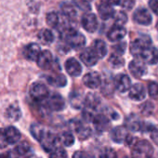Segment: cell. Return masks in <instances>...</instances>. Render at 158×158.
<instances>
[{
	"label": "cell",
	"instance_id": "obj_1",
	"mask_svg": "<svg viewBox=\"0 0 158 158\" xmlns=\"http://www.w3.org/2000/svg\"><path fill=\"white\" fill-rule=\"evenodd\" d=\"M61 37L64 40L65 44L72 48L79 49L85 46L86 39L85 36L77 32L76 30L71 28H64L61 31Z\"/></svg>",
	"mask_w": 158,
	"mask_h": 158
},
{
	"label": "cell",
	"instance_id": "obj_2",
	"mask_svg": "<svg viewBox=\"0 0 158 158\" xmlns=\"http://www.w3.org/2000/svg\"><path fill=\"white\" fill-rule=\"evenodd\" d=\"M132 152L134 158H150L153 152V148L148 140L140 139L134 143Z\"/></svg>",
	"mask_w": 158,
	"mask_h": 158
},
{
	"label": "cell",
	"instance_id": "obj_3",
	"mask_svg": "<svg viewBox=\"0 0 158 158\" xmlns=\"http://www.w3.org/2000/svg\"><path fill=\"white\" fill-rule=\"evenodd\" d=\"M151 38L147 35H143L135 41H133L130 45V52L133 56H141L142 52L151 46Z\"/></svg>",
	"mask_w": 158,
	"mask_h": 158
},
{
	"label": "cell",
	"instance_id": "obj_4",
	"mask_svg": "<svg viewBox=\"0 0 158 158\" xmlns=\"http://www.w3.org/2000/svg\"><path fill=\"white\" fill-rule=\"evenodd\" d=\"M111 138L116 143H129L132 140V137L128 133V129L126 127H116L111 131Z\"/></svg>",
	"mask_w": 158,
	"mask_h": 158
},
{
	"label": "cell",
	"instance_id": "obj_5",
	"mask_svg": "<svg viewBox=\"0 0 158 158\" xmlns=\"http://www.w3.org/2000/svg\"><path fill=\"white\" fill-rule=\"evenodd\" d=\"M30 95L36 102H43L49 96L48 88L42 83L33 84L30 89Z\"/></svg>",
	"mask_w": 158,
	"mask_h": 158
},
{
	"label": "cell",
	"instance_id": "obj_6",
	"mask_svg": "<svg viewBox=\"0 0 158 158\" xmlns=\"http://www.w3.org/2000/svg\"><path fill=\"white\" fill-rule=\"evenodd\" d=\"M45 101H46L47 108H48L49 110L54 111V112L61 111L65 107V102H64L63 98L58 93L51 94Z\"/></svg>",
	"mask_w": 158,
	"mask_h": 158
},
{
	"label": "cell",
	"instance_id": "obj_7",
	"mask_svg": "<svg viewBox=\"0 0 158 158\" xmlns=\"http://www.w3.org/2000/svg\"><path fill=\"white\" fill-rule=\"evenodd\" d=\"M60 142V138L55 136L54 134L47 131V133L44 135V137L41 139L40 143L43 147V149L46 152H52L54 149H56L58 147V143Z\"/></svg>",
	"mask_w": 158,
	"mask_h": 158
},
{
	"label": "cell",
	"instance_id": "obj_8",
	"mask_svg": "<svg viewBox=\"0 0 158 158\" xmlns=\"http://www.w3.org/2000/svg\"><path fill=\"white\" fill-rule=\"evenodd\" d=\"M133 20L139 24L149 25V24H151L152 18L150 11L147 9L139 8L135 10V12L133 14Z\"/></svg>",
	"mask_w": 158,
	"mask_h": 158
},
{
	"label": "cell",
	"instance_id": "obj_9",
	"mask_svg": "<svg viewBox=\"0 0 158 158\" xmlns=\"http://www.w3.org/2000/svg\"><path fill=\"white\" fill-rule=\"evenodd\" d=\"M129 72L134 77H142L147 73V66L144 63V60H133L129 63Z\"/></svg>",
	"mask_w": 158,
	"mask_h": 158
},
{
	"label": "cell",
	"instance_id": "obj_10",
	"mask_svg": "<svg viewBox=\"0 0 158 158\" xmlns=\"http://www.w3.org/2000/svg\"><path fill=\"white\" fill-rule=\"evenodd\" d=\"M83 83L89 89H98L102 84V77L97 72H90L86 73L83 77Z\"/></svg>",
	"mask_w": 158,
	"mask_h": 158
},
{
	"label": "cell",
	"instance_id": "obj_11",
	"mask_svg": "<svg viewBox=\"0 0 158 158\" xmlns=\"http://www.w3.org/2000/svg\"><path fill=\"white\" fill-rule=\"evenodd\" d=\"M83 28L89 33H94L99 26V22L95 14L93 13H88L86 14L81 21Z\"/></svg>",
	"mask_w": 158,
	"mask_h": 158
},
{
	"label": "cell",
	"instance_id": "obj_12",
	"mask_svg": "<svg viewBox=\"0 0 158 158\" xmlns=\"http://www.w3.org/2000/svg\"><path fill=\"white\" fill-rule=\"evenodd\" d=\"M114 87L120 92H126L131 88V80L128 75L125 73H120L114 78Z\"/></svg>",
	"mask_w": 158,
	"mask_h": 158
},
{
	"label": "cell",
	"instance_id": "obj_13",
	"mask_svg": "<svg viewBox=\"0 0 158 158\" xmlns=\"http://www.w3.org/2000/svg\"><path fill=\"white\" fill-rule=\"evenodd\" d=\"M65 69L71 76H79L82 73V66L74 58H70L66 60Z\"/></svg>",
	"mask_w": 158,
	"mask_h": 158
},
{
	"label": "cell",
	"instance_id": "obj_14",
	"mask_svg": "<svg viewBox=\"0 0 158 158\" xmlns=\"http://www.w3.org/2000/svg\"><path fill=\"white\" fill-rule=\"evenodd\" d=\"M126 35H127L126 28L123 27V25L115 24L114 27H112L110 29V31L107 34V36H108V39L110 41L117 42V41H120L122 38H124Z\"/></svg>",
	"mask_w": 158,
	"mask_h": 158
},
{
	"label": "cell",
	"instance_id": "obj_15",
	"mask_svg": "<svg viewBox=\"0 0 158 158\" xmlns=\"http://www.w3.org/2000/svg\"><path fill=\"white\" fill-rule=\"evenodd\" d=\"M23 56L25 59H27L29 60H37V59L41 53V49L37 44L31 43L23 48Z\"/></svg>",
	"mask_w": 158,
	"mask_h": 158
},
{
	"label": "cell",
	"instance_id": "obj_16",
	"mask_svg": "<svg viewBox=\"0 0 158 158\" xmlns=\"http://www.w3.org/2000/svg\"><path fill=\"white\" fill-rule=\"evenodd\" d=\"M80 59L85 65L91 67V66H94L98 62L99 57L96 55V53L91 48H86L85 50H83V52L80 54Z\"/></svg>",
	"mask_w": 158,
	"mask_h": 158
},
{
	"label": "cell",
	"instance_id": "obj_17",
	"mask_svg": "<svg viewBox=\"0 0 158 158\" xmlns=\"http://www.w3.org/2000/svg\"><path fill=\"white\" fill-rule=\"evenodd\" d=\"M146 96V90L140 83H136L129 89V98L136 102L144 100Z\"/></svg>",
	"mask_w": 158,
	"mask_h": 158
},
{
	"label": "cell",
	"instance_id": "obj_18",
	"mask_svg": "<svg viewBox=\"0 0 158 158\" xmlns=\"http://www.w3.org/2000/svg\"><path fill=\"white\" fill-rule=\"evenodd\" d=\"M140 57L148 64H155L158 61V49L150 46L142 52Z\"/></svg>",
	"mask_w": 158,
	"mask_h": 158
},
{
	"label": "cell",
	"instance_id": "obj_19",
	"mask_svg": "<svg viewBox=\"0 0 158 158\" xmlns=\"http://www.w3.org/2000/svg\"><path fill=\"white\" fill-rule=\"evenodd\" d=\"M125 127L131 131H139L142 130L143 123L139 120V118L136 114H130L126 118Z\"/></svg>",
	"mask_w": 158,
	"mask_h": 158
},
{
	"label": "cell",
	"instance_id": "obj_20",
	"mask_svg": "<svg viewBox=\"0 0 158 158\" xmlns=\"http://www.w3.org/2000/svg\"><path fill=\"white\" fill-rule=\"evenodd\" d=\"M37 65L41 69H49L53 63V57L50 51L48 50H44L40 53L38 59H37Z\"/></svg>",
	"mask_w": 158,
	"mask_h": 158
},
{
	"label": "cell",
	"instance_id": "obj_21",
	"mask_svg": "<svg viewBox=\"0 0 158 158\" xmlns=\"http://www.w3.org/2000/svg\"><path fill=\"white\" fill-rule=\"evenodd\" d=\"M92 122H93V125H94L96 130L99 131V132H103V131L107 130L109 126H110L109 119L103 114L95 115Z\"/></svg>",
	"mask_w": 158,
	"mask_h": 158
},
{
	"label": "cell",
	"instance_id": "obj_22",
	"mask_svg": "<svg viewBox=\"0 0 158 158\" xmlns=\"http://www.w3.org/2000/svg\"><path fill=\"white\" fill-rule=\"evenodd\" d=\"M4 132H5V135H6L9 144H15L21 139L22 135H21L20 131L12 126L4 128Z\"/></svg>",
	"mask_w": 158,
	"mask_h": 158
},
{
	"label": "cell",
	"instance_id": "obj_23",
	"mask_svg": "<svg viewBox=\"0 0 158 158\" xmlns=\"http://www.w3.org/2000/svg\"><path fill=\"white\" fill-rule=\"evenodd\" d=\"M98 12L102 20H108L112 18L115 13L114 9L112 8V5L106 2H102L98 6Z\"/></svg>",
	"mask_w": 158,
	"mask_h": 158
},
{
	"label": "cell",
	"instance_id": "obj_24",
	"mask_svg": "<svg viewBox=\"0 0 158 158\" xmlns=\"http://www.w3.org/2000/svg\"><path fill=\"white\" fill-rule=\"evenodd\" d=\"M73 129L77 133L79 138L84 139L89 137L90 131H91L88 127L84 126L81 122H79V121H73Z\"/></svg>",
	"mask_w": 158,
	"mask_h": 158
},
{
	"label": "cell",
	"instance_id": "obj_25",
	"mask_svg": "<svg viewBox=\"0 0 158 158\" xmlns=\"http://www.w3.org/2000/svg\"><path fill=\"white\" fill-rule=\"evenodd\" d=\"M92 49L99 57V59H102L107 54V46L102 40H95L92 45Z\"/></svg>",
	"mask_w": 158,
	"mask_h": 158
},
{
	"label": "cell",
	"instance_id": "obj_26",
	"mask_svg": "<svg viewBox=\"0 0 158 158\" xmlns=\"http://www.w3.org/2000/svg\"><path fill=\"white\" fill-rule=\"evenodd\" d=\"M30 132L32 136L38 141L41 140V139L44 137V135L47 133V129L44 126L38 123H35L31 126L30 127Z\"/></svg>",
	"mask_w": 158,
	"mask_h": 158
},
{
	"label": "cell",
	"instance_id": "obj_27",
	"mask_svg": "<svg viewBox=\"0 0 158 158\" xmlns=\"http://www.w3.org/2000/svg\"><path fill=\"white\" fill-rule=\"evenodd\" d=\"M70 103L75 109H80L83 105H85V99L81 93L77 91H73L70 95Z\"/></svg>",
	"mask_w": 158,
	"mask_h": 158
},
{
	"label": "cell",
	"instance_id": "obj_28",
	"mask_svg": "<svg viewBox=\"0 0 158 158\" xmlns=\"http://www.w3.org/2000/svg\"><path fill=\"white\" fill-rule=\"evenodd\" d=\"M75 8L76 7L74 5L68 3V2H63L60 5V10H61L62 14L69 19H73L76 17L77 12H76Z\"/></svg>",
	"mask_w": 158,
	"mask_h": 158
},
{
	"label": "cell",
	"instance_id": "obj_29",
	"mask_svg": "<svg viewBox=\"0 0 158 158\" xmlns=\"http://www.w3.org/2000/svg\"><path fill=\"white\" fill-rule=\"evenodd\" d=\"M100 104V99L97 95L93 93L88 94V96L85 98V108L94 111L98 108Z\"/></svg>",
	"mask_w": 158,
	"mask_h": 158
},
{
	"label": "cell",
	"instance_id": "obj_30",
	"mask_svg": "<svg viewBox=\"0 0 158 158\" xmlns=\"http://www.w3.org/2000/svg\"><path fill=\"white\" fill-rule=\"evenodd\" d=\"M22 116L21 109L17 105H10L6 111V117L10 121H18Z\"/></svg>",
	"mask_w": 158,
	"mask_h": 158
},
{
	"label": "cell",
	"instance_id": "obj_31",
	"mask_svg": "<svg viewBox=\"0 0 158 158\" xmlns=\"http://www.w3.org/2000/svg\"><path fill=\"white\" fill-rule=\"evenodd\" d=\"M48 82L54 86V87H58V88H61L64 87L67 83L66 77L63 74H58V75H51L48 77Z\"/></svg>",
	"mask_w": 158,
	"mask_h": 158
},
{
	"label": "cell",
	"instance_id": "obj_32",
	"mask_svg": "<svg viewBox=\"0 0 158 158\" xmlns=\"http://www.w3.org/2000/svg\"><path fill=\"white\" fill-rule=\"evenodd\" d=\"M38 38L39 40L45 44V45H49L53 42L54 40V35H53V33L48 30V29H43L39 32L38 34Z\"/></svg>",
	"mask_w": 158,
	"mask_h": 158
},
{
	"label": "cell",
	"instance_id": "obj_33",
	"mask_svg": "<svg viewBox=\"0 0 158 158\" xmlns=\"http://www.w3.org/2000/svg\"><path fill=\"white\" fill-rule=\"evenodd\" d=\"M47 23L52 28H60L61 23L60 15L56 12H49L47 15Z\"/></svg>",
	"mask_w": 158,
	"mask_h": 158
},
{
	"label": "cell",
	"instance_id": "obj_34",
	"mask_svg": "<svg viewBox=\"0 0 158 158\" xmlns=\"http://www.w3.org/2000/svg\"><path fill=\"white\" fill-rule=\"evenodd\" d=\"M60 141L62 142L65 146L70 147L74 143V137L71 132H64L60 137Z\"/></svg>",
	"mask_w": 158,
	"mask_h": 158
},
{
	"label": "cell",
	"instance_id": "obj_35",
	"mask_svg": "<svg viewBox=\"0 0 158 158\" xmlns=\"http://www.w3.org/2000/svg\"><path fill=\"white\" fill-rule=\"evenodd\" d=\"M15 151L20 154V155H26L30 152L31 151V147H30V144L27 142V141H22L20 142L16 148H15Z\"/></svg>",
	"mask_w": 158,
	"mask_h": 158
},
{
	"label": "cell",
	"instance_id": "obj_36",
	"mask_svg": "<svg viewBox=\"0 0 158 158\" xmlns=\"http://www.w3.org/2000/svg\"><path fill=\"white\" fill-rule=\"evenodd\" d=\"M148 92L151 98L158 100V83L151 82L148 86Z\"/></svg>",
	"mask_w": 158,
	"mask_h": 158
},
{
	"label": "cell",
	"instance_id": "obj_37",
	"mask_svg": "<svg viewBox=\"0 0 158 158\" xmlns=\"http://www.w3.org/2000/svg\"><path fill=\"white\" fill-rule=\"evenodd\" d=\"M114 21H115V23L118 24V25H124L127 22V16L125 12L123 11H118V12H115L114 15Z\"/></svg>",
	"mask_w": 158,
	"mask_h": 158
},
{
	"label": "cell",
	"instance_id": "obj_38",
	"mask_svg": "<svg viewBox=\"0 0 158 158\" xmlns=\"http://www.w3.org/2000/svg\"><path fill=\"white\" fill-rule=\"evenodd\" d=\"M49 158H67V153L64 149L57 147L52 152H50Z\"/></svg>",
	"mask_w": 158,
	"mask_h": 158
},
{
	"label": "cell",
	"instance_id": "obj_39",
	"mask_svg": "<svg viewBox=\"0 0 158 158\" xmlns=\"http://www.w3.org/2000/svg\"><path fill=\"white\" fill-rule=\"evenodd\" d=\"M73 5L79 10L84 11H88L90 10L89 2L86 1V0H73Z\"/></svg>",
	"mask_w": 158,
	"mask_h": 158
},
{
	"label": "cell",
	"instance_id": "obj_40",
	"mask_svg": "<svg viewBox=\"0 0 158 158\" xmlns=\"http://www.w3.org/2000/svg\"><path fill=\"white\" fill-rule=\"evenodd\" d=\"M110 62L115 68H119V67H121V66L124 65V60L121 58V56L120 55H117V54H114V53L111 56Z\"/></svg>",
	"mask_w": 158,
	"mask_h": 158
},
{
	"label": "cell",
	"instance_id": "obj_41",
	"mask_svg": "<svg viewBox=\"0 0 158 158\" xmlns=\"http://www.w3.org/2000/svg\"><path fill=\"white\" fill-rule=\"evenodd\" d=\"M100 158H117V154L111 148H105L101 152Z\"/></svg>",
	"mask_w": 158,
	"mask_h": 158
},
{
	"label": "cell",
	"instance_id": "obj_42",
	"mask_svg": "<svg viewBox=\"0 0 158 158\" xmlns=\"http://www.w3.org/2000/svg\"><path fill=\"white\" fill-rule=\"evenodd\" d=\"M126 48H127V46H126V43L125 42L116 44L115 46L113 47V50H114V54H117V55H120V56H122L125 53Z\"/></svg>",
	"mask_w": 158,
	"mask_h": 158
},
{
	"label": "cell",
	"instance_id": "obj_43",
	"mask_svg": "<svg viewBox=\"0 0 158 158\" xmlns=\"http://www.w3.org/2000/svg\"><path fill=\"white\" fill-rule=\"evenodd\" d=\"M114 85H113V83H110V82H106L104 85H103V87H102V93L104 94V95H106V96H110V95H112L113 93H114V89L115 88V87H114Z\"/></svg>",
	"mask_w": 158,
	"mask_h": 158
},
{
	"label": "cell",
	"instance_id": "obj_44",
	"mask_svg": "<svg viewBox=\"0 0 158 158\" xmlns=\"http://www.w3.org/2000/svg\"><path fill=\"white\" fill-rule=\"evenodd\" d=\"M152 111H153V105L151 102H146V103H144L141 106V113L144 115H150V114H152Z\"/></svg>",
	"mask_w": 158,
	"mask_h": 158
},
{
	"label": "cell",
	"instance_id": "obj_45",
	"mask_svg": "<svg viewBox=\"0 0 158 158\" xmlns=\"http://www.w3.org/2000/svg\"><path fill=\"white\" fill-rule=\"evenodd\" d=\"M119 5L122 8H124L127 10H130L135 6V0H120Z\"/></svg>",
	"mask_w": 158,
	"mask_h": 158
},
{
	"label": "cell",
	"instance_id": "obj_46",
	"mask_svg": "<svg viewBox=\"0 0 158 158\" xmlns=\"http://www.w3.org/2000/svg\"><path fill=\"white\" fill-rule=\"evenodd\" d=\"M9 145V142L7 140L5 132H4V128H0V149L6 148Z\"/></svg>",
	"mask_w": 158,
	"mask_h": 158
},
{
	"label": "cell",
	"instance_id": "obj_47",
	"mask_svg": "<svg viewBox=\"0 0 158 158\" xmlns=\"http://www.w3.org/2000/svg\"><path fill=\"white\" fill-rule=\"evenodd\" d=\"M149 132H150V134H151L152 139L156 144H158V129H157L156 127H154L152 126V127H151V129H150Z\"/></svg>",
	"mask_w": 158,
	"mask_h": 158
},
{
	"label": "cell",
	"instance_id": "obj_48",
	"mask_svg": "<svg viewBox=\"0 0 158 158\" xmlns=\"http://www.w3.org/2000/svg\"><path fill=\"white\" fill-rule=\"evenodd\" d=\"M149 7L156 15H158V0H150Z\"/></svg>",
	"mask_w": 158,
	"mask_h": 158
},
{
	"label": "cell",
	"instance_id": "obj_49",
	"mask_svg": "<svg viewBox=\"0 0 158 158\" xmlns=\"http://www.w3.org/2000/svg\"><path fill=\"white\" fill-rule=\"evenodd\" d=\"M73 158H89L88 153L82 151H77L73 154Z\"/></svg>",
	"mask_w": 158,
	"mask_h": 158
},
{
	"label": "cell",
	"instance_id": "obj_50",
	"mask_svg": "<svg viewBox=\"0 0 158 158\" xmlns=\"http://www.w3.org/2000/svg\"><path fill=\"white\" fill-rule=\"evenodd\" d=\"M20 154L14 150V151H9L7 152V154L5 155L6 158H19Z\"/></svg>",
	"mask_w": 158,
	"mask_h": 158
},
{
	"label": "cell",
	"instance_id": "obj_51",
	"mask_svg": "<svg viewBox=\"0 0 158 158\" xmlns=\"http://www.w3.org/2000/svg\"><path fill=\"white\" fill-rule=\"evenodd\" d=\"M105 2L112 6H114V5H119L120 0H105Z\"/></svg>",
	"mask_w": 158,
	"mask_h": 158
},
{
	"label": "cell",
	"instance_id": "obj_52",
	"mask_svg": "<svg viewBox=\"0 0 158 158\" xmlns=\"http://www.w3.org/2000/svg\"><path fill=\"white\" fill-rule=\"evenodd\" d=\"M25 158H37V157L35 156V155H29V156H27V157H25Z\"/></svg>",
	"mask_w": 158,
	"mask_h": 158
},
{
	"label": "cell",
	"instance_id": "obj_53",
	"mask_svg": "<svg viewBox=\"0 0 158 158\" xmlns=\"http://www.w3.org/2000/svg\"><path fill=\"white\" fill-rule=\"evenodd\" d=\"M0 158H6L5 155H2V154H0Z\"/></svg>",
	"mask_w": 158,
	"mask_h": 158
},
{
	"label": "cell",
	"instance_id": "obj_54",
	"mask_svg": "<svg viewBox=\"0 0 158 158\" xmlns=\"http://www.w3.org/2000/svg\"><path fill=\"white\" fill-rule=\"evenodd\" d=\"M156 28H157V30H158V22H157V24H156Z\"/></svg>",
	"mask_w": 158,
	"mask_h": 158
},
{
	"label": "cell",
	"instance_id": "obj_55",
	"mask_svg": "<svg viewBox=\"0 0 158 158\" xmlns=\"http://www.w3.org/2000/svg\"><path fill=\"white\" fill-rule=\"evenodd\" d=\"M86 1H88V2H90V1H92V0H86Z\"/></svg>",
	"mask_w": 158,
	"mask_h": 158
},
{
	"label": "cell",
	"instance_id": "obj_56",
	"mask_svg": "<svg viewBox=\"0 0 158 158\" xmlns=\"http://www.w3.org/2000/svg\"><path fill=\"white\" fill-rule=\"evenodd\" d=\"M123 158H131V157H127V156H125V157H123Z\"/></svg>",
	"mask_w": 158,
	"mask_h": 158
},
{
	"label": "cell",
	"instance_id": "obj_57",
	"mask_svg": "<svg viewBox=\"0 0 158 158\" xmlns=\"http://www.w3.org/2000/svg\"><path fill=\"white\" fill-rule=\"evenodd\" d=\"M150 158H152V157H150Z\"/></svg>",
	"mask_w": 158,
	"mask_h": 158
}]
</instances>
